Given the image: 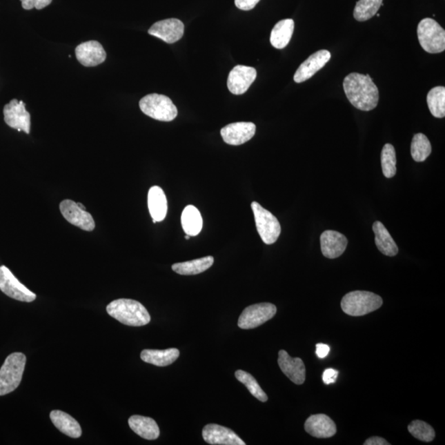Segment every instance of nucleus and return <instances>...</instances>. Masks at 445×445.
Masks as SVG:
<instances>
[{
  "mask_svg": "<svg viewBox=\"0 0 445 445\" xmlns=\"http://www.w3.org/2000/svg\"><path fill=\"white\" fill-rule=\"evenodd\" d=\"M0 290L21 302L31 303L37 298L36 294L21 283L6 266H0Z\"/></svg>",
  "mask_w": 445,
  "mask_h": 445,
  "instance_id": "9",
  "label": "nucleus"
},
{
  "mask_svg": "<svg viewBox=\"0 0 445 445\" xmlns=\"http://www.w3.org/2000/svg\"><path fill=\"white\" fill-rule=\"evenodd\" d=\"M330 353V346L323 343L316 345V355L320 359L326 358Z\"/></svg>",
  "mask_w": 445,
  "mask_h": 445,
  "instance_id": "38",
  "label": "nucleus"
},
{
  "mask_svg": "<svg viewBox=\"0 0 445 445\" xmlns=\"http://www.w3.org/2000/svg\"><path fill=\"white\" fill-rule=\"evenodd\" d=\"M128 423L130 429L141 437L148 440L159 438L160 431L154 419L135 415L129 419Z\"/></svg>",
  "mask_w": 445,
  "mask_h": 445,
  "instance_id": "22",
  "label": "nucleus"
},
{
  "mask_svg": "<svg viewBox=\"0 0 445 445\" xmlns=\"http://www.w3.org/2000/svg\"><path fill=\"white\" fill-rule=\"evenodd\" d=\"M75 55L79 62L86 67L101 65L107 58L103 46L96 41L83 42L76 48Z\"/></svg>",
  "mask_w": 445,
  "mask_h": 445,
  "instance_id": "17",
  "label": "nucleus"
},
{
  "mask_svg": "<svg viewBox=\"0 0 445 445\" xmlns=\"http://www.w3.org/2000/svg\"><path fill=\"white\" fill-rule=\"evenodd\" d=\"M411 154L415 162H424L431 154V145L425 135L419 133L414 135L411 146Z\"/></svg>",
  "mask_w": 445,
  "mask_h": 445,
  "instance_id": "31",
  "label": "nucleus"
},
{
  "mask_svg": "<svg viewBox=\"0 0 445 445\" xmlns=\"http://www.w3.org/2000/svg\"><path fill=\"white\" fill-rule=\"evenodd\" d=\"M27 358L20 353L8 356L0 368V396L14 392L22 381Z\"/></svg>",
  "mask_w": 445,
  "mask_h": 445,
  "instance_id": "4",
  "label": "nucleus"
},
{
  "mask_svg": "<svg viewBox=\"0 0 445 445\" xmlns=\"http://www.w3.org/2000/svg\"><path fill=\"white\" fill-rule=\"evenodd\" d=\"M59 210L63 218L73 226L88 232L95 230V221L92 216L86 210L82 209L78 203L71 200L63 201L59 204Z\"/></svg>",
  "mask_w": 445,
  "mask_h": 445,
  "instance_id": "11",
  "label": "nucleus"
},
{
  "mask_svg": "<svg viewBox=\"0 0 445 445\" xmlns=\"http://www.w3.org/2000/svg\"><path fill=\"white\" fill-rule=\"evenodd\" d=\"M330 59V53L328 50H321L315 54L311 55L306 61L301 63L294 76L295 82L297 83H304L311 79L317 72L326 65Z\"/></svg>",
  "mask_w": 445,
  "mask_h": 445,
  "instance_id": "15",
  "label": "nucleus"
},
{
  "mask_svg": "<svg viewBox=\"0 0 445 445\" xmlns=\"http://www.w3.org/2000/svg\"><path fill=\"white\" fill-rule=\"evenodd\" d=\"M251 207L255 218L257 230L261 240L267 245L275 244L281 233V224L277 218L264 209L259 203L254 201Z\"/></svg>",
  "mask_w": 445,
  "mask_h": 445,
  "instance_id": "7",
  "label": "nucleus"
},
{
  "mask_svg": "<svg viewBox=\"0 0 445 445\" xmlns=\"http://www.w3.org/2000/svg\"><path fill=\"white\" fill-rule=\"evenodd\" d=\"M304 429L313 437L326 439L337 433L336 424L325 414L312 415L304 424Z\"/></svg>",
  "mask_w": 445,
  "mask_h": 445,
  "instance_id": "18",
  "label": "nucleus"
},
{
  "mask_svg": "<svg viewBox=\"0 0 445 445\" xmlns=\"http://www.w3.org/2000/svg\"><path fill=\"white\" fill-rule=\"evenodd\" d=\"M321 250L324 256L329 259H335L346 251L348 240L341 233L326 230L320 237Z\"/></svg>",
  "mask_w": 445,
  "mask_h": 445,
  "instance_id": "20",
  "label": "nucleus"
},
{
  "mask_svg": "<svg viewBox=\"0 0 445 445\" xmlns=\"http://www.w3.org/2000/svg\"><path fill=\"white\" fill-rule=\"evenodd\" d=\"M235 377L239 382L247 387L252 395L257 398L258 400L262 402L268 400V397H267L266 393L260 387V385L258 384L257 381L249 373L244 370H237L235 372Z\"/></svg>",
  "mask_w": 445,
  "mask_h": 445,
  "instance_id": "33",
  "label": "nucleus"
},
{
  "mask_svg": "<svg viewBox=\"0 0 445 445\" xmlns=\"http://www.w3.org/2000/svg\"><path fill=\"white\" fill-rule=\"evenodd\" d=\"M139 108L146 116L157 121H172L177 116V109L172 101L165 95H146L139 101Z\"/></svg>",
  "mask_w": 445,
  "mask_h": 445,
  "instance_id": "5",
  "label": "nucleus"
},
{
  "mask_svg": "<svg viewBox=\"0 0 445 445\" xmlns=\"http://www.w3.org/2000/svg\"><path fill=\"white\" fill-rule=\"evenodd\" d=\"M24 10H31L35 8L38 10H42L52 3V0H20Z\"/></svg>",
  "mask_w": 445,
  "mask_h": 445,
  "instance_id": "35",
  "label": "nucleus"
},
{
  "mask_svg": "<svg viewBox=\"0 0 445 445\" xmlns=\"http://www.w3.org/2000/svg\"><path fill=\"white\" fill-rule=\"evenodd\" d=\"M214 261L213 257L208 256L196 260L173 264L172 269L176 273L182 275H198L210 269L214 264Z\"/></svg>",
  "mask_w": 445,
  "mask_h": 445,
  "instance_id": "27",
  "label": "nucleus"
},
{
  "mask_svg": "<svg viewBox=\"0 0 445 445\" xmlns=\"http://www.w3.org/2000/svg\"><path fill=\"white\" fill-rule=\"evenodd\" d=\"M259 1L260 0H235L236 7L244 11L252 10Z\"/></svg>",
  "mask_w": 445,
  "mask_h": 445,
  "instance_id": "36",
  "label": "nucleus"
},
{
  "mask_svg": "<svg viewBox=\"0 0 445 445\" xmlns=\"http://www.w3.org/2000/svg\"><path fill=\"white\" fill-rule=\"evenodd\" d=\"M383 305V299L368 291L356 290L343 297L341 306L350 316L359 317L375 312Z\"/></svg>",
  "mask_w": 445,
  "mask_h": 445,
  "instance_id": "3",
  "label": "nucleus"
},
{
  "mask_svg": "<svg viewBox=\"0 0 445 445\" xmlns=\"http://www.w3.org/2000/svg\"><path fill=\"white\" fill-rule=\"evenodd\" d=\"M339 372L334 368H326L323 374V381L326 385L334 384L337 379Z\"/></svg>",
  "mask_w": 445,
  "mask_h": 445,
  "instance_id": "37",
  "label": "nucleus"
},
{
  "mask_svg": "<svg viewBox=\"0 0 445 445\" xmlns=\"http://www.w3.org/2000/svg\"><path fill=\"white\" fill-rule=\"evenodd\" d=\"M50 417L54 426L63 434L75 439L81 436V426L70 415L63 413L62 411L55 410L50 413Z\"/></svg>",
  "mask_w": 445,
  "mask_h": 445,
  "instance_id": "23",
  "label": "nucleus"
},
{
  "mask_svg": "<svg viewBox=\"0 0 445 445\" xmlns=\"http://www.w3.org/2000/svg\"><path fill=\"white\" fill-rule=\"evenodd\" d=\"M256 129V125L253 122H235L224 126L220 133L228 145L241 146L255 135Z\"/></svg>",
  "mask_w": 445,
  "mask_h": 445,
  "instance_id": "12",
  "label": "nucleus"
},
{
  "mask_svg": "<svg viewBox=\"0 0 445 445\" xmlns=\"http://www.w3.org/2000/svg\"><path fill=\"white\" fill-rule=\"evenodd\" d=\"M383 0H359L355 4L354 18L359 22H366L378 14Z\"/></svg>",
  "mask_w": 445,
  "mask_h": 445,
  "instance_id": "30",
  "label": "nucleus"
},
{
  "mask_svg": "<svg viewBox=\"0 0 445 445\" xmlns=\"http://www.w3.org/2000/svg\"><path fill=\"white\" fill-rule=\"evenodd\" d=\"M419 45L431 54H437L445 50V31L435 20L426 18L419 22L417 28Z\"/></svg>",
  "mask_w": 445,
  "mask_h": 445,
  "instance_id": "6",
  "label": "nucleus"
},
{
  "mask_svg": "<svg viewBox=\"0 0 445 445\" xmlns=\"http://www.w3.org/2000/svg\"><path fill=\"white\" fill-rule=\"evenodd\" d=\"M295 30V22L292 19L279 21L270 33V41L275 48L281 50L290 43Z\"/></svg>",
  "mask_w": 445,
  "mask_h": 445,
  "instance_id": "24",
  "label": "nucleus"
},
{
  "mask_svg": "<svg viewBox=\"0 0 445 445\" xmlns=\"http://www.w3.org/2000/svg\"><path fill=\"white\" fill-rule=\"evenodd\" d=\"M257 70L253 67L237 66L228 75L227 86L233 95H241L255 81Z\"/></svg>",
  "mask_w": 445,
  "mask_h": 445,
  "instance_id": "13",
  "label": "nucleus"
},
{
  "mask_svg": "<svg viewBox=\"0 0 445 445\" xmlns=\"http://www.w3.org/2000/svg\"><path fill=\"white\" fill-rule=\"evenodd\" d=\"M395 148L391 144H386L381 152V165L384 177L392 178L397 173Z\"/></svg>",
  "mask_w": 445,
  "mask_h": 445,
  "instance_id": "32",
  "label": "nucleus"
},
{
  "mask_svg": "<svg viewBox=\"0 0 445 445\" xmlns=\"http://www.w3.org/2000/svg\"><path fill=\"white\" fill-rule=\"evenodd\" d=\"M427 105L430 112L436 118L445 117V88L435 87L428 92Z\"/></svg>",
  "mask_w": 445,
  "mask_h": 445,
  "instance_id": "29",
  "label": "nucleus"
},
{
  "mask_svg": "<svg viewBox=\"0 0 445 445\" xmlns=\"http://www.w3.org/2000/svg\"><path fill=\"white\" fill-rule=\"evenodd\" d=\"M278 364L281 371L292 382L297 385L303 384L306 379L304 363L300 358H292L286 350L279 353Z\"/></svg>",
  "mask_w": 445,
  "mask_h": 445,
  "instance_id": "19",
  "label": "nucleus"
},
{
  "mask_svg": "<svg viewBox=\"0 0 445 445\" xmlns=\"http://www.w3.org/2000/svg\"><path fill=\"white\" fill-rule=\"evenodd\" d=\"M148 206L152 219L161 222L166 217L168 201L164 190L158 186H152L148 190Z\"/></svg>",
  "mask_w": 445,
  "mask_h": 445,
  "instance_id": "21",
  "label": "nucleus"
},
{
  "mask_svg": "<svg viewBox=\"0 0 445 445\" xmlns=\"http://www.w3.org/2000/svg\"><path fill=\"white\" fill-rule=\"evenodd\" d=\"M343 88L347 99L356 109L370 112L378 106L379 89L370 75L351 73L343 81Z\"/></svg>",
  "mask_w": 445,
  "mask_h": 445,
  "instance_id": "1",
  "label": "nucleus"
},
{
  "mask_svg": "<svg viewBox=\"0 0 445 445\" xmlns=\"http://www.w3.org/2000/svg\"><path fill=\"white\" fill-rule=\"evenodd\" d=\"M364 445H390V443L384 438L379 437V436H374L368 439L366 442L364 443Z\"/></svg>",
  "mask_w": 445,
  "mask_h": 445,
  "instance_id": "39",
  "label": "nucleus"
},
{
  "mask_svg": "<svg viewBox=\"0 0 445 445\" xmlns=\"http://www.w3.org/2000/svg\"><path fill=\"white\" fill-rule=\"evenodd\" d=\"M190 236H189V235H186V236H185V239H190Z\"/></svg>",
  "mask_w": 445,
  "mask_h": 445,
  "instance_id": "40",
  "label": "nucleus"
},
{
  "mask_svg": "<svg viewBox=\"0 0 445 445\" xmlns=\"http://www.w3.org/2000/svg\"><path fill=\"white\" fill-rule=\"evenodd\" d=\"M277 312V307L270 303L251 305L244 309L237 325L241 329H253L270 320Z\"/></svg>",
  "mask_w": 445,
  "mask_h": 445,
  "instance_id": "8",
  "label": "nucleus"
},
{
  "mask_svg": "<svg viewBox=\"0 0 445 445\" xmlns=\"http://www.w3.org/2000/svg\"><path fill=\"white\" fill-rule=\"evenodd\" d=\"M148 32L166 43L172 44L184 37V24L177 19H165L152 25Z\"/></svg>",
  "mask_w": 445,
  "mask_h": 445,
  "instance_id": "14",
  "label": "nucleus"
},
{
  "mask_svg": "<svg viewBox=\"0 0 445 445\" xmlns=\"http://www.w3.org/2000/svg\"><path fill=\"white\" fill-rule=\"evenodd\" d=\"M181 226L189 236H197L202 230L203 220L200 211L194 206H188L181 214Z\"/></svg>",
  "mask_w": 445,
  "mask_h": 445,
  "instance_id": "28",
  "label": "nucleus"
},
{
  "mask_svg": "<svg viewBox=\"0 0 445 445\" xmlns=\"http://www.w3.org/2000/svg\"><path fill=\"white\" fill-rule=\"evenodd\" d=\"M23 101L12 99L4 106V121L12 129L30 134L31 131V115L25 108Z\"/></svg>",
  "mask_w": 445,
  "mask_h": 445,
  "instance_id": "10",
  "label": "nucleus"
},
{
  "mask_svg": "<svg viewBox=\"0 0 445 445\" xmlns=\"http://www.w3.org/2000/svg\"><path fill=\"white\" fill-rule=\"evenodd\" d=\"M203 439L210 444L219 445H245L243 439L228 428L209 424L203 428Z\"/></svg>",
  "mask_w": 445,
  "mask_h": 445,
  "instance_id": "16",
  "label": "nucleus"
},
{
  "mask_svg": "<svg viewBox=\"0 0 445 445\" xmlns=\"http://www.w3.org/2000/svg\"><path fill=\"white\" fill-rule=\"evenodd\" d=\"M179 350L176 348L167 350H144L141 355L143 362L164 367L170 366L179 357Z\"/></svg>",
  "mask_w": 445,
  "mask_h": 445,
  "instance_id": "25",
  "label": "nucleus"
},
{
  "mask_svg": "<svg viewBox=\"0 0 445 445\" xmlns=\"http://www.w3.org/2000/svg\"><path fill=\"white\" fill-rule=\"evenodd\" d=\"M408 431L413 437L424 442H431L435 437V432L433 427L425 422L415 419L408 426Z\"/></svg>",
  "mask_w": 445,
  "mask_h": 445,
  "instance_id": "34",
  "label": "nucleus"
},
{
  "mask_svg": "<svg viewBox=\"0 0 445 445\" xmlns=\"http://www.w3.org/2000/svg\"><path fill=\"white\" fill-rule=\"evenodd\" d=\"M373 231L375 235V244L379 251L385 256H396L398 253L397 246L384 224L379 221L375 222Z\"/></svg>",
  "mask_w": 445,
  "mask_h": 445,
  "instance_id": "26",
  "label": "nucleus"
},
{
  "mask_svg": "<svg viewBox=\"0 0 445 445\" xmlns=\"http://www.w3.org/2000/svg\"><path fill=\"white\" fill-rule=\"evenodd\" d=\"M107 312L110 316L127 326H145L150 324L151 320L146 307L133 299L114 300L108 305Z\"/></svg>",
  "mask_w": 445,
  "mask_h": 445,
  "instance_id": "2",
  "label": "nucleus"
}]
</instances>
